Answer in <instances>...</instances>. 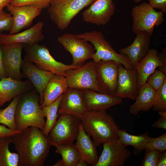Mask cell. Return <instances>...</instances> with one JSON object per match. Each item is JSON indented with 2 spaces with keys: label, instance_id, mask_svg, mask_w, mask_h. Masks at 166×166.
Returning <instances> with one entry per match:
<instances>
[{
  "label": "cell",
  "instance_id": "681fc988",
  "mask_svg": "<svg viewBox=\"0 0 166 166\" xmlns=\"http://www.w3.org/2000/svg\"><path fill=\"white\" fill-rule=\"evenodd\" d=\"M1 109L0 108V110Z\"/></svg>",
  "mask_w": 166,
  "mask_h": 166
},
{
  "label": "cell",
  "instance_id": "d6986e66",
  "mask_svg": "<svg viewBox=\"0 0 166 166\" xmlns=\"http://www.w3.org/2000/svg\"><path fill=\"white\" fill-rule=\"evenodd\" d=\"M132 44L119 50L120 53L125 56L134 67L146 55L151 42V36L144 32L137 33Z\"/></svg>",
  "mask_w": 166,
  "mask_h": 166
},
{
  "label": "cell",
  "instance_id": "f546056e",
  "mask_svg": "<svg viewBox=\"0 0 166 166\" xmlns=\"http://www.w3.org/2000/svg\"><path fill=\"white\" fill-rule=\"evenodd\" d=\"M63 94L49 105L41 107L43 115L46 118L44 130V134L47 137L50 130L55 124L59 115L57 111L59 105Z\"/></svg>",
  "mask_w": 166,
  "mask_h": 166
},
{
  "label": "cell",
  "instance_id": "7a4b0ae2",
  "mask_svg": "<svg viewBox=\"0 0 166 166\" xmlns=\"http://www.w3.org/2000/svg\"><path fill=\"white\" fill-rule=\"evenodd\" d=\"M80 120L85 131L92 137L97 147L118 138L120 128L106 110L87 111Z\"/></svg>",
  "mask_w": 166,
  "mask_h": 166
},
{
  "label": "cell",
  "instance_id": "ba28073f",
  "mask_svg": "<svg viewBox=\"0 0 166 166\" xmlns=\"http://www.w3.org/2000/svg\"><path fill=\"white\" fill-rule=\"evenodd\" d=\"M131 14L133 21L132 30L135 34L144 32L152 36L154 27L160 26L164 21V13L157 11L145 2L134 6L132 9Z\"/></svg>",
  "mask_w": 166,
  "mask_h": 166
},
{
  "label": "cell",
  "instance_id": "7c38bea8",
  "mask_svg": "<svg viewBox=\"0 0 166 166\" xmlns=\"http://www.w3.org/2000/svg\"><path fill=\"white\" fill-rule=\"evenodd\" d=\"M26 45L20 43L0 45L3 63L8 77L22 81V54Z\"/></svg>",
  "mask_w": 166,
  "mask_h": 166
},
{
  "label": "cell",
  "instance_id": "b9f144b4",
  "mask_svg": "<svg viewBox=\"0 0 166 166\" xmlns=\"http://www.w3.org/2000/svg\"><path fill=\"white\" fill-rule=\"evenodd\" d=\"M8 77L3 63L2 51L0 46V79Z\"/></svg>",
  "mask_w": 166,
  "mask_h": 166
},
{
  "label": "cell",
  "instance_id": "ffe728a7",
  "mask_svg": "<svg viewBox=\"0 0 166 166\" xmlns=\"http://www.w3.org/2000/svg\"><path fill=\"white\" fill-rule=\"evenodd\" d=\"M43 26V22L39 21L29 29L20 33L12 35L0 33V45L20 43L31 46L38 44L44 39L42 31Z\"/></svg>",
  "mask_w": 166,
  "mask_h": 166
},
{
  "label": "cell",
  "instance_id": "4fadbf2b",
  "mask_svg": "<svg viewBox=\"0 0 166 166\" xmlns=\"http://www.w3.org/2000/svg\"><path fill=\"white\" fill-rule=\"evenodd\" d=\"M131 154L118 138L103 144L102 153L95 166H123Z\"/></svg>",
  "mask_w": 166,
  "mask_h": 166
},
{
  "label": "cell",
  "instance_id": "60d3db41",
  "mask_svg": "<svg viewBox=\"0 0 166 166\" xmlns=\"http://www.w3.org/2000/svg\"><path fill=\"white\" fill-rule=\"evenodd\" d=\"M151 127L153 128H158L166 129V119L160 117L152 124Z\"/></svg>",
  "mask_w": 166,
  "mask_h": 166
},
{
  "label": "cell",
  "instance_id": "8fae6325",
  "mask_svg": "<svg viewBox=\"0 0 166 166\" xmlns=\"http://www.w3.org/2000/svg\"><path fill=\"white\" fill-rule=\"evenodd\" d=\"M95 63L100 93L114 96L117 87L119 63L113 60L101 61Z\"/></svg>",
  "mask_w": 166,
  "mask_h": 166
},
{
  "label": "cell",
  "instance_id": "d4e9b609",
  "mask_svg": "<svg viewBox=\"0 0 166 166\" xmlns=\"http://www.w3.org/2000/svg\"><path fill=\"white\" fill-rule=\"evenodd\" d=\"M156 92L147 82L139 89L134 103L129 107V113L136 116L140 111H149L154 104Z\"/></svg>",
  "mask_w": 166,
  "mask_h": 166
},
{
  "label": "cell",
  "instance_id": "5bb4252c",
  "mask_svg": "<svg viewBox=\"0 0 166 166\" xmlns=\"http://www.w3.org/2000/svg\"><path fill=\"white\" fill-rule=\"evenodd\" d=\"M6 7L13 18L12 27L9 32L10 35L18 33L29 27L42 10L34 5L15 6L9 4Z\"/></svg>",
  "mask_w": 166,
  "mask_h": 166
},
{
  "label": "cell",
  "instance_id": "c3c4849f",
  "mask_svg": "<svg viewBox=\"0 0 166 166\" xmlns=\"http://www.w3.org/2000/svg\"><path fill=\"white\" fill-rule=\"evenodd\" d=\"M133 1L136 3H139L141 2L143 0H133Z\"/></svg>",
  "mask_w": 166,
  "mask_h": 166
},
{
  "label": "cell",
  "instance_id": "7dc6e473",
  "mask_svg": "<svg viewBox=\"0 0 166 166\" xmlns=\"http://www.w3.org/2000/svg\"><path fill=\"white\" fill-rule=\"evenodd\" d=\"M158 114L160 116V117L166 119V111L163 110L159 111Z\"/></svg>",
  "mask_w": 166,
  "mask_h": 166
},
{
  "label": "cell",
  "instance_id": "1f68e13d",
  "mask_svg": "<svg viewBox=\"0 0 166 166\" xmlns=\"http://www.w3.org/2000/svg\"><path fill=\"white\" fill-rule=\"evenodd\" d=\"M152 108L155 111H166V79L156 91Z\"/></svg>",
  "mask_w": 166,
  "mask_h": 166
},
{
  "label": "cell",
  "instance_id": "9c48e42d",
  "mask_svg": "<svg viewBox=\"0 0 166 166\" xmlns=\"http://www.w3.org/2000/svg\"><path fill=\"white\" fill-rule=\"evenodd\" d=\"M58 42L71 54L72 64L79 67L87 60L92 58L95 53L93 46L85 39L77 35L66 34L58 37Z\"/></svg>",
  "mask_w": 166,
  "mask_h": 166
},
{
  "label": "cell",
  "instance_id": "484cf974",
  "mask_svg": "<svg viewBox=\"0 0 166 166\" xmlns=\"http://www.w3.org/2000/svg\"><path fill=\"white\" fill-rule=\"evenodd\" d=\"M65 78L62 76L54 74L48 82L43 93V101L40 105L43 107L54 101L68 89Z\"/></svg>",
  "mask_w": 166,
  "mask_h": 166
},
{
  "label": "cell",
  "instance_id": "74e56055",
  "mask_svg": "<svg viewBox=\"0 0 166 166\" xmlns=\"http://www.w3.org/2000/svg\"><path fill=\"white\" fill-rule=\"evenodd\" d=\"M149 4L154 8L160 10L166 13V0H149Z\"/></svg>",
  "mask_w": 166,
  "mask_h": 166
},
{
  "label": "cell",
  "instance_id": "e0dca14e",
  "mask_svg": "<svg viewBox=\"0 0 166 166\" xmlns=\"http://www.w3.org/2000/svg\"><path fill=\"white\" fill-rule=\"evenodd\" d=\"M113 0H96L82 15L84 21L97 25L107 24L114 13Z\"/></svg>",
  "mask_w": 166,
  "mask_h": 166
},
{
  "label": "cell",
  "instance_id": "2e32d148",
  "mask_svg": "<svg viewBox=\"0 0 166 166\" xmlns=\"http://www.w3.org/2000/svg\"><path fill=\"white\" fill-rule=\"evenodd\" d=\"M87 111L83 90L69 88L63 94L59 105L58 114H70L80 119Z\"/></svg>",
  "mask_w": 166,
  "mask_h": 166
},
{
  "label": "cell",
  "instance_id": "44dd1931",
  "mask_svg": "<svg viewBox=\"0 0 166 166\" xmlns=\"http://www.w3.org/2000/svg\"><path fill=\"white\" fill-rule=\"evenodd\" d=\"M83 90L85 107L87 111L106 110L110 107L119 104L121 99L90 90Z\"/></svg>",
  "mask_w": 166,
  "mask_h": 166
},
{
  "label": "cell",
  "instance_id": "52a82bcc",
  "mask_svg": "<svg viewBox=\"0 0 166 166\" xmlns=\"http://www.w3.org/2000/svg\"><path fill=\"white\" fill-rule=\"evenodd\" d=\"M80 119L70 114H62L58 118L47 137L51 146L73 144L78 136Z\"/></svg>",
  "mask_w": 166,
  "mask_h": 166
},
{
  "label": "cell",
  "instance_id": "83f0119b",
  "mask_svg": "<svg viewBox=\"0 0 166 166\" xmlns=\"http://www.w3.org/2000/svg\"><path fill=\"white\" fill-rule=\"evenodd\" d=\"M12 143L11 136L0 137V166H18V154L11 152L9 149Z\"/></svg>",
  "mask_w": 166,
  "mask_h": 166
},
{
  "label": "cell",
  "instance_id": "603a6c76",
  "mask_svg": "<svg viewBox=\"0 0 166 166\" xmlns=\"http://www.w3.org/2000/svg\"><path fill=\"white\" fill-rule=\"evenodd\" d=\"M158 53L157 50L150 49L145 57L134 67L137 71L139 89L146 82L148 77L157 68L162 67Z\"/></svg>",
  "mask_w": 166,
  "mask_h": 166
},
{
  "label": "cell",
  "instance_id": "f35d334b",
  "mask_svg": "<svg viewBox=\"0 0 166 166\" xmlns=\"http://www.w3.org/2000/svg\"><path fill=\"white\" fill-rule=\"evenodd\" d=\"M21 131L17 130L10 129L4 125H0V137L12 136Z\"/></svg>",
  "mask_w": 166,
  "mask_h": 166
},
{
  "label": "cell",
  "instance_id": "836d02e7",
  "mask_svg": "<svg viewBox=\"0 0 166 166\" xmlns=\"http://www.w3.org/2000/svg\"><path fill=\"white\" fill-rule=\"evenodd\" d=\"M165 79L166 74L156 69L148 77L146 82L156 92Z\"/></svg>",
  "mask_w": 166,
  "mask_h": 166
},
{
  "label": "cell",
  "instance_id": "4316f807",
  "mask_svg": "<svg viewBox=\"0 0 166 166\" xmlns=\"http://www.w3.org/2000/svg\"><path fill=\"white\" fill-rule=\"evenodd\" d=\"M118 138L121 144L124 146H132L134 148V153L137 155L140 154L144 150L146 143L151 139L147 134L140 135L130 134L124 129H120L118 133Z\"/></svg>",
  "mask_w": 166,
  "mask_h": 166
},
{
  "label": "cell",
  "instance_id": "7bdbcfd3",
  "mask_svg": "<svg viewBox=\"0 0 166 166\" xmlns=\"http://www.w3.org/2000/svg\"><path fill=\"white\" fill-rule=\"evenodd\" d=\"M166 166V152H162L159 157L157 166Z\"/></svg>",
  "mask_w": 166,
  "mask_h": 166
},
{
  "label": "cell",
  "instance_id": "e575fe53",
  "mask_svg": "<svg viewBox=\"0 0 166 166\" xmlns=\"http://www.w3.org/2000/svg\"><path fill=\"white\" fill-rule=\"evenodd\" d=\"M54 0H12L10 4L13 6H20L34 5L41 9L48 8Z\"/></svg>",
  "mask_w": 166,
  "mask_h": 166
},
{
  "label": "cell",
  "instance_id": "ab89813d",
  "mask_svg": "<svg viewBox=\"0 0 166 166\" xmlns=\"http://www.w3.org/2000/svg\"><path fill=\"white\" fill-rule=\"evenodd\" d=\"M158 57L160 60L163 66L159 68V70L166 74V48H164L162 52L158 53Z\"/></svg>",
  "mask_w": 166,
  "mask_h": 166
},
{
  "label": "cell",
  "instance_id": "8992f818",
  "mask_svg": "<svg viewBox=\"0 0 166 166\" xmlns=\"http://www.w3.org/2000/svg\"><path fill=\"white\" fill-rule=\"evenodd\" d=\"M25 47L24 60L34 63L39 68L51 71L55 75L65 77L67 70L79 68L72 64L67 65L57 61L45 45L37 44L31 46L26 45Z\"/></svg>",
  "mask_w": 166,
  "mask_h": 166
},
{
  "label": "cell",
  "instance_id": "d6a6232c",
  "mask_svg": "<svg viewBox=\"0 0 166 166\" xmlns=\"http://www.w3.org/2000/svg\"><path fill=\"white\" fill-rule=\"evenodd\" d=\"M156 149L163 152L166 149V133H164L160 136L152 137L146 143L144 150Z\"/></svg>",
  "mask_w": 166,
  "mask_h": 166
},
{
  "label": "cell",
  "instance_id": "4dcf8cb0",
  "mask_svg": "<svg viewBox=\"0 0 166 166\" xmlns=\"http://www.w3.org/2000/svg\"><path fill=\"white\" fill-rule=\"evenodd\" d=\"M21 95L14 98L6 108L0 110V124L7 126L10 129L17 130L15 123V113Z\"/></svg>",
  "mask_w": 166,
  "mask_h": 166
},
{
  "label": "cell",
  "instance_id": "cb8c5ba5",
  "mask_svg": "<svg viewBox=\"0 0 166 166\" xmlns=\"http://www.w3.org/2000/svg\"><path fill=\"white\" fill-rule=\"evenodd\" d=\"M74 145L81 158L91 166H95L98 157L97 147L92 141L90 136L84 129L81 122L79 134Z\"/></svg>",
  "mask_w": 166,
  "mask_h": 166
},
{
  "label": "cell",
  "instance_id": "6da1fadb",
  "mask_svg": "<svg viewBox=\"0 0 166 166\" xmlns=\"http://www.w3.org/2000/svg\"><path fill=\"white\" fill-rule=\"evenodd\" d=\"M19 157L18 166H43L51 146L43 131L30 127L11 136Z\"/></svg>",
  "mask_w": 166,
  "mask_h": 166
},
{
  "label": "cell",
  "instance_id": "d590c367",
  "mask_svg": "<svg viewBox=\"0 0 166 166\" xmlns=\"http://www.w3.org/2000/svg\"><path fill=\"white\" fill-rule=\"evenodd\" d=\"M13 22V18L10 13H7L3 10H0V32H10Z\"/></svg>",
  "mask_w": 166,
  "mask_h": 166
},
{
  "label": "cell",
  "instance_id": "bcb514c9",
  "mask_svg": "<svg viewBox=\"0 0 166 166\" xmlns=\"http://www.w3.org/2000/svg\"><path fill=\"white\" fill-rule=\"evenodd\" d=\"M88 164L85 160L81 158L78 162L76 166H86L89 165Z\"/></svg>",
  "mask_w": 166,
  "mask_h": 166
},
{
  "label": "cell",
  "instance_id": "7402d4cb",
  "mask_svg": "<svg viewBox=\"0 0 166 166\" xmlns=\"http://www.w3.org/2000/svg\"><path fill=\"white\" fill-rule=\"evenodd\" d=\"M33 86L29 80H16L9 77L0 80V107L15 97L33 89Z\"/></svg>",
  "mask_w": 166,
  "mask_h": 166
},
{
  "label": "cell",
  "instance_id": "8d00e7d4",
  "mask_svg": "<svg viewBox=\"0 0 166 166\" xmlns=\"http://www.w3.org/2000/svg\"><path fill=\"white\" fill-rule=\"evenodd\" d=\"M142 164V166H148L152 162L161 152L156 149H146Z\"/></svg>",
  "mask_w": 166,
  "mask_h": 166
},
{
  "label": "cell",
  "instance_id": "f6af8a7d",
  "mask_svg": "<svg viewBox=\"0 0 166 166\" xmlns=\"http://www.w3.org/2000/svg\"><path fill=\"white\" fill-rule=\"evenodd\" d=\"M161 152L148 165V166H157L158 160L161 153Z\"/></svg>",
  "mask_w": 166,
  "mask_h": 166
},
{
  "label": "cell",
  "instance_id": "ee69618b",
  "mask_svg": "<svg viewBox=\"0 0 166 166\" xmlns=\"http://www.w3.org/2000/svg\"><path fill=\"white\" fill-rule=\"evenodd\" d=\"M12 0H0V10H3V8L7 5L10 4Z\"/></svg>",
  "mask_w": 166,
  "mask_h": 166
},
{
  "label": "cell",
  "instance_id": "f907efd6",
  "mask_svg": "<svg viewBox=\"0 0 166 166\" xmlns=\"http://www.w3.org/2000/svg\"></svg>",
  "mask_w": 166,
  "mask_h": 166
},
{
  "label": "cell",
  "instance_id": "3957f363",
  "mask_svg": "<svg viewBox=\"0 0 166 166\" xmlns=\"http://www.w3.org/2000/svg\"><path fill=\"white\" fill-rule=\"evenodd\" d=\"M22 95L15 110L17 129L22 131L28 127H34L43 131L46 121L39 104L37 92L34 90Z\"/></svg>",
  "mask_w": 166,
  "mask_h": 166
},
{
  "label": "cell",
  "instance_id": "ac0fdd59",
  "mask_svg": "<svg viewBox=\"0 0 166 166\" xmlns=\"http://www.w3.org/2000/svg\"><path fill=\"white\" fill-rule=\"evenodd\" d=\"M22 77L28 78L39 94V104L43 101V93L50 79L54 74L52 72L40 69L31 62L22 60Z\"/></svg>",
  "mask_w": 166,
  "mask_h": 166
},
{
  "label": "cell",
  "instance_id": "5b68a950",
  "mask_svg": "<svg viewBox=\"0 0 166 166\" xmlns=\"http://www.w3.org/2000/svg\"><path fill=\"white\" fill-rule=\"evenodd\" d=\"M77 35L91 42L93 45L94 48L96 51L92 58L94 63L101 61L113 60L121 64L126 69H132L134 68L127 57L116 52L105 39L101 31L94 30Z\"/></svg>",
  "mask_w": 166,
  "mask_h": 166
},
{
  "label": "cell",
  "instance_id": "277c9868",
  "mask_svg": "<svg viewBox=\"0 0 166 166\" xmlns=\"http://www.w3.org/2000/svg\"><path fill=\"white\" fill-rule=\"evenodd\" d=\"M96 0H54L48 8L50 19L61 30L66 29L71 21L84 8Z\"/></svg>",
  "mask_w": 166,
  "mask_h": 166
},
{
  "label": "cell",
  "instance_id": "9a60e30c",
  "mask_svg": "<svg viewBox=\"0 0 166 166\" xmlns=\"http://www.w3.org/2000/svg\"><path fill=\"white\" fill-rule=\"evenodd\" d=\"M137 75L135 68L127 69L119 64L117 87L115 96L135 100L138 93Z\"/></svg>",
  "mask_w": 166,
  "mask_h": 166
},
{
  "label": "cell",
  "instance_id": "f1b7e54d",
  "mask_svg": "<svg viewBox=\"0 0 166 166\" xmlns=\"http://www.w3.org/2000/svg\"><path fill=\"white\" fill-rule=\"evenodd\" d=\"M56 152L61 154L63 166H76L81 158L80 154L73 144L67 145L54 144Z\"/></svg>",
  "mask_w": 166,
  "mask_h": 166
},
{
  "label": "cell",
  "instance_id": "30bf717a",
  "mask_svg": "<svg viewBox=\"0 0 166 166\" xmlns=\"http://www.w3.org/2000/svg\"><path fill=\"white\" fill-rule=\"evenodd\" d=\"M65 77L69 88L100 93L97 82L95 63L93 61L67 70Z\"/></svg>",
  "mask_w": 166,
  "mask_h": 166
}]
</instances>
